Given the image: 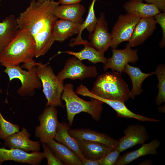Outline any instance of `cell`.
Here are the masks:
<instances>
[{
  "mask_svg": "<svg viewBox=\"0 0 165 165\" xmlns=\"http://www.w3.org/2000/svg\"><path fill=\"white\" fill-rule=\"evenodd\" d=\"M59 4L53 0L43 2L31 1L30 5L16 19L19 29H28L33 37L36 57L46 54L54 42L53 31L58 19L53 11Z\"/></svg>",
  "mask_w": 165,
  "mask_h": 165,
  "instance_id": "6da1fadb",
  "label": "cell"
},
{
  "mask_svg": "<svg viewBox=\"0 0 165 165\" xmlns=\"http://www.w3.org/2000/svg\"><path fill=\"white\" fill-rule=\"evenodd\" d=\"M36 45L35 39L26 29H19L16 35L0 54L1 64L19 66L34 61Z\"/></svg>",
  "mask_w": 165,
  "mask_h": 165,
  "instance_id": "7a4b0ae2",
  "label": "cell"
},
{
  "mask_svg": "<svg viewBox=\"0 0 165 165\" xmlns=\"http://www.w3.org/2000/svg\"><path fill=\"white\" fill-rule=\"evenodd\" d=\"M122 74L112 71L98 76L91 92L104 99L125 102L130 98L128 85L122 77Z\"/></svg>",
  "mask_w": 165,
  "mask_h": 165,
  "instance_id": "3957f363",
  "label": "cell"
},
{
  "mask_svg": "<svg viewBox=\"0 0 165 165\" xmlns=\"http://www.w3.org/2000/svg\"><path fill=\"white\" fill-rule=\"evenodd\" d=\"M90 98V101H87L79 97L74 91L73 85L71 83L64 85L61 98L65 103L70 126L72 125L75 116L82 112L90 114L95 121H99L104 103L97 99Z\"/></svg>",
  "mask_w": 165,
  "mask_h": 165,
  "instance_id": "277c9868",
  "label": "cell"
},
{
  "mask_svg": "<svg viewBox=\"0 0 165 165\" xmlns=\"http://www.w3.org/2000/svg\"><path fill=\"white\" fill-rule=\"evenodd\" d=\"M35 64L37 74L42 84V92L47 100L46 106L64 107L61 98L64 82L58 79L50 66L40 62H35Z\"/></svg>",
  "mask_w": 165,
  "mask_h": 165,
  "instance_id": "5b68a950",
  "label": "cell"
},
{
  "mask_svg": "<svg viewBox=\"0 0 165 165\" xmlns=\"http://www.w3.org/2000/svg\"><path fill=\"white\" fill-rule=\"evenodd\" d=\"M4 72L8 75L9 81L17 79L21 82V86L17 94L21 97L32 96L35 90L42 87L41 80L36 73V66L30 67L25 71L19 66H6Z\"/></svg>",
  "mask_w": 165,
  "mask_h": 165,
  "instance_id": "8992f818",
  "label": "cell"
},
{
  "mask_svg": "<svg viewBox=\"0 0 165 165\" xmlns=\"http://www.w3.org/2000/svg\"><path fill=\"white\" fill-rule=\"evenodd\" d=\"M97 75V71L95 66H86L74 56L66 61L63 68L57 76L60 81L64 82L67 79L83 80L86 78L95 77Z\"/></svg>",
  "mask_w": 165,
  "mask_h": 165,
  "instance_id": "52a82bcc",
  "label": "cell"
},
{
  "mask_svg": "<svg viewBox=\"0 0 165 165\" xmlns=\"http://www.w3.org/2000/svg\"><path fill=\"white\" fill-rule=\"evenodd\" d=\"M57 112L55 107L46 106L38 117L40 124L36 127L35 134L42 143L54 139L59 122Z\"/></svg>",
  "mask_w": 165,
  "mask_h": 165,
  "instance_id": "ba28073f",
  "label": "cell"
},
{
  "mask_svg": "<svg viewBox=\"0 0 165 165\" xmlns=\"http://www.w3.org/2000/svg\"><path fill=\"white\" fill-rule=\"evenodd\" d=\"M140 19L128 13L119 16L112 30L111 48H116L122 42L128 41Z\"/></svg>",
  "mask_w": 165,
  "mask_h": 165,
  "instance_id": "9c48e42d",
  "label": "cell"
},
{
  "mask_svg": "<svg viewBox=\"0 0 165 165\" xmlns=\"http://www.w3.org/2000/svg\"><path fill=\"white\" fill-rule=\"evenodd\" d=\"M76 90V93L78 94L97 99L109 105L116 111L118 117L133 118L143 122H158L160 121L159 119L147 117L132 112L126 106L124 102L99 97L92 93L85 86L82 84L78 86Z\"/></svg>",
  "mask_w": 165,
  "mask_h": 165,
  "instance_id": "30bf717a",
  "label": "cell"
},
{
  "mask_svg": "<svg viewBox=\"0 0 165 165\" xmlns=\"http://www.w3.org/2000/svg\"><path fill=\"white\" fill-rule=\"evenodd\" d=\"M127 44L126 48L123 50L111 48L112 55L111 57L107 59L106 62L104 64L103 69L106 71L109 68L112 71H116L122 74L125 66L131 63L135 64L138 57L137 49H132Z\"/></svg>",
  "mask_w": 165,
  "mask_h": 165,
  "instance_id": "8fae6325",
  "label": "cell"
},
{
  "mask_svg": "<svg viewBox=\"0 0 165 165\" xmlns=\"http://www.w3.org/2000/svg\"><path fill=\"white\" fill-rule=\"evenodd\" d=\"M89 38L91 46L103 54L111 46V34L108 31V23L103 12L100 13L95 28Z\"/></svg>",
  "mask_w": 165,
  "mask_h": 165,
  "instance_id": "7c38bea8",
  "label": "cell"
},
{
  "mask_svg": "<svg viewBox=\"0 0 165 165\" xmlns=\"http://www.w3.org/2000/svg\"><path fill=\"white\" fill-rule=\"evenodd\" d=\"M124 135L119 140L117 149L121 152L138 144H143L149 138L145 127L141 124L128 126L124 130Z\"/></svg>",
  "mask_w": 165,
  "mask_h": 165,
  "instance_id": "4fadbf2b",
  "label": "cell"
},
{
  "mask_svg": "<svg viewBox=\"0 0 165 165\" xmlns=\"http://www.w3.org/2000/svg\"><path fill=\"white\" fill-rule=\"evenodd\" d=\"M45 158L43 152L39 151L28 153L18 148L6 149L0 148V165L4 161L12 160L32 165L40 164Z\"/></svg>",
  "mask_w": 165,
  "mask_h": 165,
  "instance_id": "5bb4252c",
  "label": "cell"
},
{
  "mask_svg": "<svg viewBox=\"0 0 165 165\" xmlns=\"http://www.w3.org/2000/svg\"><path fill=\"white\" fill-rule=\"evenodd\" d=\"M30 136L26 129L23 127L21 130L4 140V146L9 148H18L28 152L39 151L41 145L40 141L31 140L29 139Z\"/></svg>",
  "mask_w": 165,
  "mask_h": 165,
  "instance_id": "9a60e30c",
  "label": "cell"
},
{
  "mask_svg": "<svg viewBox=\"0 0 165 165\" xmlns=\"http://www.w3.org/2000/svg\"><path fill=\"white\" fill-rule=\"evenodd\" d=\"M69 134L76 140H83L103 144L111 150L117 148L118 141L105 133L89 129H70Z\"/></svg>",
  "mask_w": 165,
  "mask_h": 165,
  "instance_id": "2e32d148",
  "label": "cell"
},
{
  "mask_svg": "<svg viewBox=\"0 0 165 165\" xmlns=\"http://www.w3.org/2000/svg\"><path fill=\"white\" fill-rule=\"evenodd\" d=\"M157 24L154 16L141 18L128 41V43L127 44L131 47L142 44L152 35L156 28Z\"/></svg>",
  "mask_w": 165,
  "mask_h": 165,
  "instance_id": "e0dca14e",
  "label": "cell"
},
{
  "mask_svg": "<svg viewBox=\"0 0 165 165\" xmlns=\"http://www.w3.org/2000/svg\"><path fill=\"white\" fill-rule=\"evenodd\" d=\"M76 140L82 154L86 159L99 160L111 150L107 146L99 142L83 140Z\"/></svg>",
  "mask_w": 165,
  "mask_h": 165,
  "instance_id": "ac0fdd59",
  "label": "cell"
},
{
  "mask_svg": "<svg viewBox=\"0 0 165 165\" xmlns=\"http://www.w3.org/2000/svg\"><path fill=\"white\" fill-rule=\"evenodd\" d=\"M86 11L84 6L78 3L58 5L55 8L53 13L57 19L81 24L84 21L82 16Z\"/></svg>",
  "mask_w": 165,
  "mask_h": 165,
  "instance_id": "d6986e66",
  "label": "cell"
},
{
  "mask_svg": "<svg viewBox=\"0 0 165 165\" xmlns=\"http://www.w3.org/2000/svg\"><path fill=\"white\" fill-rule=\"evenodd\" d=\"M160 145V141L157 139H154L148 143H144L138 149L119 156L116 165H124L145 156L157 154V150Z\"/></svg>",
  "mask_w": 165,
  "mask_h": 165,
  "instance_id": "ffe728a7",
  "label": "cell"
},
{
  "mask_svg": "<svg viewBox=\"0 0 165 165\" xmlns=\"http://www.w3.org/2000/svg\"><path fill=\"white\" fill-rule=\"evenodd\" d=\"M46 144L64 165H83L79 157L73 151L63 144L56 141L54 139L50 140Z\"/></svg>",
  "mask_w": 165,
  "mask_h": 165,
  "instance_id": "44dd1931",
  "label": "cell"
},
{
  "mask_svg": "<svg viewBox=\"0 0 165 165\" xmlns=\"http://www.w3.org/2000/svg\"><path fill=\"white\" fill-rule=\"evenodd\" d=\"M123 8L127 13L135 15L140 18L153 17L161 12L156 5L145 3L140 1L130 0L127 1L123 5Z\"/></svg>",
  "mask_w": 165,
  "mask_h": 165,
  "instance_id": "7402d4cb",
  "label": "cell"
},
{
  "mask_svg": "<svg viewBox=\"0 0 165 165\" xmlns=\"http://www.w3.org/2000/svg\"><path fill=\"white\" fill-rule=\"evenodd\" d=\"M13 15L7 16L0 22V54L14 38L19 30Z\"/></svg>",
  "mask_w": 165,
  "mask_h": 165,
  "instance_id": "603a6c76",
  "label": "cell"
},
{
  "mask_svg": "<svg viewBox=\"0 0 165 165\" xmlns=\"http://www.w3.org/2000/svg\"><path fill=\"white\" fill-rule=\"evenodd\" d=\"M80 24L68 20H57L53 29L54 41L62 42L74 35L78 34Z\"/></svg>",
  "mask_w": 165,
  "mask_h": 165,
  "instance_id": "cb8c5ba5",
  "label": "cell"
},
{
  "mask_svg": "<svg viewBox=\"0 0 165 165\" xmlns=\"http://www.w3.org/2000/svg\"><path fill=\"white\" fill-rule=\"evenodd\" d=\"M68 125L64 122H58L54 139L73 151L82 162L85 159L82 154L76 140L69 134Z\"/></svg>",
  "mask_w": 165,
  "mask_h": 165,
  "instance_id": "d4e9b609",
  "label": "cell"
},
{
  "mask_svg": "<svg viewBox=\"0 0 165 165\" xmlns=\"http://www.w3.org/2000/svg\"><path fill=\"white\" fill-rule=\"evenodd\" d=\"M123 73L127 74L131 80L132 88L130 91V97L132 99L142 92V84L145 79L148 77L155 74V72L148 73L143 72L139 68L130 66L129 64L125 66Z\"/></svg>",
  "mask_w": 165,
  "mask_h": 165,
  "instance_id": "484cf974",
  "label": "cell"
},
{
  "mask_svg": "<svg viewBox=\"0 0 165 165\" xmlns=\"http://www.w3.org/2000/svg\"><path fill=\"white\" fill-rule=\"evenodd\" d=\"M97 0H92L89 8L87 17L85 21L80 24L79 32L77 37L75 38L71 39L69 44L70 46L73 47L79 45L84 46L89 43L86 40H84L82 38L81 35L85 29H87L90 35L92 33L95 28L98 19L95 15L94 6Z\"/></svg>",
  "mask_w": 165,
  "mask_h": 165,
  "instance_id": "4316f807",
  "label": "cell"
},
{
  "mask_svg": "<svg viewBox=\"0 0 165 165\" xmlns=\"http://www.w3.org/2000/svg\"><path fill=\"white\" fill-rule=\"evenodd\" d=\"M84 48L79 52L67 51L60 52V53H65L73 55L81 61L87 60L94 64L98 63L104 64L106 62L107 58L104 56V54L92 47L90 42L84 45Z\"/></svg>",
  "mask_w": 165,
  "mask_h": 165,
  "instance_id": "83f0119b",
  "label": "cell"
},
{
  "mask_svg": "<svg viewBox=\"0 0 165 165\" xmlns=\"http://www.w3.org/2000/svg\"><path fill=\"white\" fill-rule=\"evenodd\" d=\"M155 72L158 80L157 87L158 93L155 99L157 105H160L165 102V65L164 64L158 65Z\"/></svg>",
  "mask_w": 165,
  "mask_h": 165,
  "instance_id": "f1b7e54d",
  "label": "cell"
},
{
  "mask_svg": "<svg viewBox=\"0 0 165 165\" xmlns=\"http://www.w3.org/2000/svg\"><path fill=\"white\" fill-rule=\"evenodd\" d=\"M20 127L6 119L2 115L0 109V138L5 140L13 134L19 131Z\"/></svg>",
  "mask_w": 165,
  "mask_h": 165,
  "instance_id": "f546056e",
  "label": "cell"
},
{
  "mask_svg": "<svg viewBox=\"0 0 165 165\" xmlns=\"http://www.w3.org/2000/svg\"><path fill=\"white\" fill-rule=\"evenodd\" d=\"M120 153L117 148L111 150L104 157L98 160L100 165H116Z\"/></svg>",
  "mask_w": 165,
  "mask_h": 165,
  "instance_id": "4dcf8cb0",
  "label": "cell"
},
{
  "mask_svg": "<svg viewBox=\"0 0 165 165\" xmlns=\"http://www.w3.org/2000/svg\"><path fill=\"white\" fill-rule=\"evenodd\" d=\"M43 153L47 160V165H63V163L53 153L50 148L46 143H42Z\"/></svg>",
  "mask_w": 165,
  "mask_h": 165,
  "instance_id": "1f68e13d",
  "label": "cell"
},
{
  "mask_svg": "<svg viewBox=\"0 0 165 165\" xmlns=\"http://www.w3.org/2000/svg\"><path fill=\"white\" fill-rule=\"evenodd\" d=\"M154 17L157 23L160 24L162 29L163 37L159 45L160 47L162 48L165 45V13H160Z\"/></svg>",
  "mask_w": 165,
  "mask_h": 165,
  "instance_id": "d6a6232c",
  "label": "cell"
},
{
  "mask_svg": "<svg viewBox=\"0 0 165 165\" xmlns=\"http://www.w3.org/2000/svg\"><path fill=\"white\" fill-rule=\"evenodd\" d=\"M133 1H145L147 3L153 4L156 6L161 11L165 12V0H130Z\"/></svg>",
  "mask_w": 165,
  "mask_h": 165,
  "instance_id": "836d02e7",
  "label": "cell"
},
{
  "mask_svg": "<svg viewBox=\"0 0 165 165\" xmlns=\"http://www.w3.org/2000/svg\"><path fill=\"white\" fill-rule=\"evenodd\" d=\"M82 0H59V4L62 5H70L79 3Z\"/></svg>",
  "mask_w": 165,
  "mask_h": 165,
  "instance_id": "e575fe53",
  "label": "cell"
},
{
  "mask_svg": "<svg viewBox=\"0 0 165 165\" xmlns=\"http://www.w3.org/2000/svg\"><path fill=\"white\" fill-rule=\"evenodd\" d=\"M83 165H100L98 160H93L85 159L82 162Z\"/></svg>",
  "mask_w": 165,
  "mask_h": 165,
  "instance_id": "d590c367",
  "label": "cell"
},
{
  "mask_svg": "<svg viewBox=\"0 0 165 165\" xmlns=\"http://www.w3.org/2000/svg\"><path fill=\"white\" fill-rule=\"evenodd\" d=\"M151 164H152V160L150 159L146 160L144 161L141 162L139 164V165H148Z\"/></svg>",
  "mask_w": 165,
  "mask_h": 165,
  "instance_id": "8d00e7d4",
  "label": "cell"
},
{
  "mask_svg": "<svg viewBox=\"0 0 165 165\" xmlns=\"http://www.w3.org/2000/svg\"><path fill=\"white\" fill-rule=\"evenodd\" d=\"M158 110L160 112H165V105L159 107Z\"/></svg>",
  "mask_w": 165,
  "mask_h": 165,
  "instance_id": "74e56055",
  "label": "cell"
},
{
  "mask_svg": "<svg viewBox=\"0 0 165 165\" xmlns=\"http://www.w3.org/2000/svg\"><path fill=\"white\" fill-rule=\"evenodd\" d=\"M47 0H31V1H36L40 2H43Z\"/></svg>",
  "mask_w": 165,
  "mask_h": 165,
  "instance_id": "f35d334b",
  "label": "cell"
},
{
  "mask_svg": "<svg viewBox=\"0 0 165 165\" xmlns=\"http://www.w3.org/2000/svg\"><path fill=\"white\" fill-rule=\"evenodd\" d=\"M2 92V89H0V94H1Z\"/></svg>",
  "mask_w": 165,
  "mask_h": 165,
  "instance_id": "ab89813d",
  "label": "cell"
},
{
  "mask_svg": "<svg viewBox=\"0 0 165 165\" xmlns=\"http://www.w3.org/2000/svg\"></svg>",
  "mask_w": 165,
  "mask_h": 165,
  "instance_id": "60d3db41",
  "label": "cell"
},
{
  "mask_svg": "<svg viewBox=\"0 0 165 165\" xmlns=\"http://www.w3.org/2000/svg\"><path fill=\"white\" fill-rule=\"evenodd\" d=\"M1 1V0H0V1Z\"/></svg>",
  "mask_w": 165,
  "mask_h": 165,
  "instance_id": "b9f144b4",
  "label": "cell"
}]
</instances>
